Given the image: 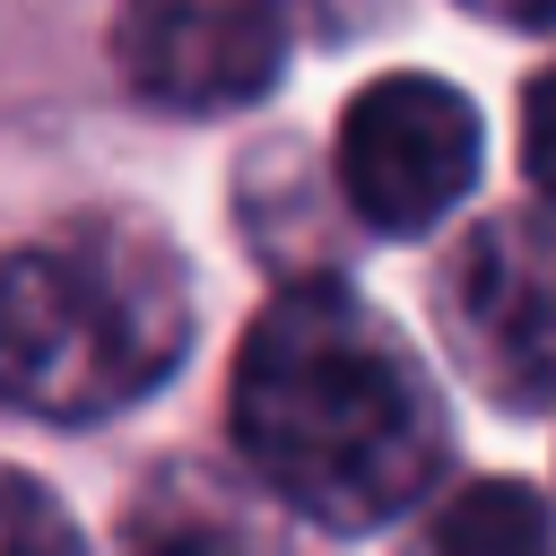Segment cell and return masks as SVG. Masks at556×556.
<instances>
[{
	"mask_svg": "<svg viewBox=\"0 0 556 556\" xmlns=\"http://www.w3.org/2000/svg\"><path fill=\"white\" fill-rule=\"evenodd\" d=\"M122 556H261V530L217 469L165 460L122 513Z\"/></svg>",
	"mask_w": 556,
	"mask_h": 556,
	"instance_id": "8992f818",
	"label": "cell"
},
{
	"mask_svg": "<svg viewBox=\"0 0 556 556\" xmlns=\"http://www.w3.org/2000/svg\"><path fill=\"white\" fill-rule=\"evenodd\" d=\"M0 556H78V530L70 513L43 495V478L9 469L0 478Z\"/></svg>",
	"mask_w": 556,
	"mask_h": 556,
	"instance_id": "ba28073f",
	"label": "cell"
},
{
	"mask_svg": "<svg viewBox=\"0 0 556 556\" xmlns=\"http://www.w3.org/2000/svg\"><path fill=\"white\" fill-rule=\"evenodd\" d=\"M113 61L165 113L261 104L287 70V0H122Z\"/></svg>",
	"mask_w": 556,
	"mask_h": 556,
	"instance_id": "5b68a950",
	"label": "cell"
},
{
	"mask_svg": "<svg viewBox=\"0 0 556 556\" xmlns=\"http://www.w3.org/2000/svg\"><path fill=\"white\" fill-rule=\"evenodd\" d=\"M478 156H486L478 104L426 70H391L348 96L330 165H339V200L356 208V226L408 243L478 191Z\"/></svg>",
	"mask_w": 556,
	"mask_h": 556,
	"instance_id": "277c9868",
	"label": "cell"
},
{
	"mask_svg": "<svg viewBox=\"0 0 556 556\" xmlns=\"http://www.w3.org/2000/svg\"><path fill=\"white\" fill-rule=\"evenodd\" d=\"M434 313L460 374L495 408H556V217H478L443 261Z\"/></svg>",
	"mask_w": 556,
	"mask_h": 556,
	"instance_id": "3957f363",
	"label": "cell"
},
{
	"mask_svg": "<svg viewBox=\"0 0 556 556\" xmlns=\"http://www.w3.org/2000/svg\"><path fill=\"white\" fill-rule=\"evenodd\" d=\"M426 556H556V513L521 478H478L434 513Z\"/></svg>",
	"mask_w": 556,
	"mask_h": 556,
	"instance_id": "52a82bcc",
	"label": "cell"
},
{
	"mask_svg": "<svg viewBox=\"0 0 556 556\" xmlns=\"http://www.w3.org/2000/svg\"><path fill=\"white\" fill-rule=\"evenodd\" d=\"M478 17H504V26H556V0H469Z\"/></svg>",
	"mask_w": 556,
	"mask_h": 556,
	"instance_id": "30bf717a",
	"label": "cell"
},
{
	"mask_svg": "<svg viewBox=\"0 0 556 556\" xmlns=\"http://www.w3.org/2000/svg\"><path fill=\"white\" fill-rule=\"evenodd\" d=\"M235 452L313 530H382L443 478V400L408 339L339 278L278 287L235 348Z\"/></svg>",
	"mask_w": 556,
	"mask_h": 556,
	"instance_id": "6da1fadb",
	"label": "cell"
},
{
	"mask_svg": "<svg viewBox=\"0 0 556 556\" xmlns=\"http://www.w3.org/2000/svg\"><path fill=\"white\" fill-rule=\"evenodd\" d=\"M521 174H530V191L556 208V70H539V78L521 87Z\"/></svg>",
	"mask_w": 556,
	"mask_h": 556,
	"instance_id": "9c48e42d",
	"label": "cell"
},
{
	"mask_svg": "<svg viewBox=\"0 0 556 556\" xmlns=\"http://www.w3.org/2000/svg\"><path fill=\"white\" fill-rule=\"evenodd\" d=\"M191 348L182 252L139 217H61L0 278L9 400L52 426H96L148 400Z\"/></svg>",
	"mask_w": 556,
	"mask_h": 556,
	"instance_id": "7a4b0ae2",
	"label": "cell"
},
{
	"mask_svg": "<svg viewBox=\"0 0 556 556\" xmlns=\"http://www.w3.org/2000/svg\"><path fill=\"white\" fill-rule=\"evenodd\" d=\"M313 9H321V17H339V9H348V0H313Z\"/></svg>",
	"mask_w": 556,
	"mask_h": 556,
	"instance_id": "8fae6325",
	"label": "cell"
}]
</instances>
